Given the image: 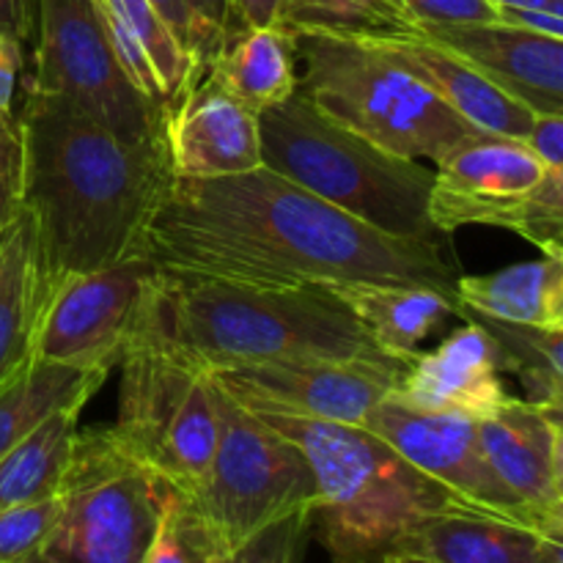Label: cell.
<instances>
[{"label": "cell", "mask_w": 563, "mask_h": 563, "mask_svg": "<svg viewBox=\"0 0 563 563\" xmlns=\"http://www.w3.org/2000/svg\"><path fill=\"white\" fill-rule=\"evenodd\" d=\"M526 143L548 168H563V115H533Z\"/></svg>", "instance_id": "obj_36"}, {"label": "cell", "mask_w": 563, "mask_h": 563, "mask_svg": "<svg viewBox=\"0 0 563 563\" xmlns=\"http://www.w3.org/2000/svg\"><path fill=\"white\" fill-rule=\"evenodd\" d=\"M456 300L500 322L563 330V258L511 264L487 275H460Z\"/></svg>", "instance_id": "obj_23"}, {"label": "cell", "mask_w": 563, "mask_h": 563, "mask_svg": "<svg viewBox=\"0 0 563 563\" xmlns=\"http://www.w3.org/2000/svg\"><path fill=\"white\" fill-rule=\"evenodd\" d=\"M495 5H537V9H550L563 14V0H493Z\"/></svg>", "instance_id": "obj_42"}, {"label": "cell", "mask_w": 563, "mask_h": 563, "mask_svg": "<svg viewBox=\"0 0 563 563\" xmlns=\"http://www.w3.org/2000/svg\"><path fill=\"white\" fill-rule=\"evenodd\" d=\"M108 368L31 361L0 385V456L9 454L38 423L69 407H86L108 379Z\"/></svg>", "instance_id": "obj_24"}, {"label": "cell", "mask_w": 563, "mask_h": 563, "mask_svg": "<svg viewBox=\"0 0 563 563\" xmlns=\"http://www.w3.org/2000/svg\"><path fill=\"white\" fill-rule=\"evenodd\" d=\"M434 352H418L401 374L394 399L416 410L487 418L511 399L500 377V357L493 335L473 319H462Z\"/></svg>", "instance_id": "obj_18"}, {"label": "cell", "mask_w": 563, "mask_h": 563, "mask_svg": "<svg viewBox=\"0 0 563 563\" xmlns=\"http://www.w3.org/2000/svg\"><path fill=\"white\" fill-rule=\"evenodd\" d=\"M407 366L401 361L302 357L225 368L209 377L229 399L258 416L363 427L368 412L394 396Z\"/></svg>", "instance_id": "obj_12"}, {"label": "cell", "mask_w": 563, "mask_h": 563, "mask_svg": "<svg viewBox=\"0 0 563 563\" xmlns=\"http://www.w3.org/2000/svg\"><path fill=\"white\" fill-rule=\"evenodd\" d=\"M278 0H231L234 27H264L275 25Z\"/></svg>", "instance_id": "obj_41"}, {"label": "cell", "mask_w": 563, "mask_h": 563, "mask_svg": "<svg viewBox=\"0 0 563 563\" xmlns=\"http://www.w3.org/2000/svg\"><path fill=\"white\" fill-rule=\"evenodd\" d=\"M498 22L520 31L542 33V36L563 38V14L537 5H498Z\"/></svg>", "instance_id": "obj_37"}, {"label": "cell", "mask_w": 563, "mask_h": 563, "mask_svg": "<svg viewBox=\"0 0 563 563\" xmlns=\"http://www.w3.org/2000/svg\"><path fill=\"white\" fill-rule=\"evenodd\" d=\"M218 555V542L196 504L179 489H170L146 563H212Z\"/></svg>", "instance_id": "obj_30"}, {"label": "cell", "mask_w": 563, "mask_h": 563, "mask_svg": "<svg viewBox=\"0 0 563 563\" xmlns=\"http://www.w3.org/2000/svg\"><path fill=\"white\" fill-rule=\"evenodd\" d=\"M311 462V528L333 563H379L423 517L467 506L366 427L262 416Z\"/></svg>", "instance_id": "obj_4"}, {"label": "cell", "mask_w": 563, "mask_h": 563, "mask_svg": "<svg viewBox=\"0 0 563 563\" xmlns=\"http://www.w3.org/2000/svg\"><path fill=\"white\" fill-rule=\"evenodd\" d=\"M456 317L473 319L493 335L498 346L500 372H509L520 379L526 401L563 407V330L500 322V319L471 311L462 302L456 306Z\"/></svg>", "instance_id": "obj_27"}, {"label": "cell", "mask_w": 563, "mask_h": 563, "mask_svg": "<svg viewBox=\"0 0 563 563\" xmlns=\"http://www.w3.org/2000/svg\"><path fill=\"white\" fill-rule=\"evenodd\" d=\"M152 5L159 11V16L168 22V27L176 33V38L185 44V49L192 58V14L187 0H152Z\"/></svg>", "instance_id": "obj_40"}, {"label": "cell", "mask_w": 563, "mask_h": 563, "mask_svg": "<svg viewBox=\"0 0 563 563\" xmlns=\"http://www.w3.org/2000/svg\"><path fill=\"white\" fill-rule=\"evenodd\" d=\"M22 66H25V47L16 38L0 33V113L14 110V93Z\"/></svg>", "instance_id": "obj_38"}, {"label": "cell", "mask_w": 563, "mask_h": 563, "mask_svg": "<svg viewBox=\"0 0 563 563\" xmlns=\"http://www.w3.org/2000/svg\"><path fill=\"white\" fill-rule=\"evenodd\" d=\"M421 36L471 64L531 113L563 115V38L504 22L427 25Z\"/></svg>", "instance_id": "obj_17"}, {"label": "cell", "mask_w": 563, "mask_h": 563, "mask_svg": "<svg viewBox=\"0 0 563 563\" xmlns=\"http://www.w3.org/2000/svg\"><path fill=\"white\" fill-rule=\"evenodd\" d=\"M141 256L269 289L390 280L454 295L462 275L440 242L383 234L264 165L220 179L174 176L143 231Z\"/></svg>", "instance_id": "obj_1"}, {"label": "cell", "mask_w": 563, "mask_h": 563, "mask_svg": "<svg viewBox=\"0 0 563 563\" xmlns=\"http://www.w3.org/2000/svg\"><path fill=\"white\" fill-rule=\"evenodd\" d=\"M27 563H64V561H55V559H49V555L38 553V555H33V559L27 561Z\"/></svg>", "instance_id": "obj_44"}, {"label": "cell", "mask_w": 563, "mask_h": 563, "mask_svg": "<svg viewBox=\"0 0 563 563\" xmlns=\"http://www.w3.org/2000/svg\"><path fill=\"white\" fill-rule=\"evenodd\" d=\"M143 328L207 374L302 357L394 361L328 286L269 289L157 267Z\"/></svg>", "instance_id": "obj_3"}, {"label": "cell", "mask_w": 563, "mask_h": 563, "mask_svg": "<svg viewBox=\"0 0 563 563\" xmlns=\"http://www.w3.org/2000/svg\"><path fill=\"white\" fill-rule=\"evenodd\" d=\"M363 427L473 509L542 531L537 517L489 467L478 440L476 418L416 410L388 396L368 412Z\"/></svg>", "instance_id": "obj_14"}, {"label": "cell", "mask_w": 563, "mask_h": 563, "mask_svg": "<svg viewBox=\"0 0 563 563\" xmlns=\"http://www.w3.org/2000/svg\"><path fill=\"white\" fill-rule=\"evenodd\" d=\"M372 42L383 44L394 58H399L412 75L421 77L456 115H462L476 130L517 137V141H526L531 132L537 113H531L526 104L478 75L471 64L456 58L440 44L429 42L421 33L399 38H372Z\"/></svg>", "instance_id": "obj_20"}, {"label": "cell", "mask_w": 563, "mask_h": 563, "mask_svg": "<svg viewBox=\"0 0 563 563\" xmlns=\"http://www.w3.org/2000/svg\"><path fill=\"white\" fill-rule=\"evenodd\" d=\"M563 407L511 396L478 418V440L495 476L526 504L548 537L563 539Z\"/></svg>", "instance_id": "obj_16"}, {"label": "cell", "mask_w": 563, "mask_h": 563, "mask_svg": "<svg viewBox=\"0 0 563 563\" xmlns=\"http://www.w3.org/2000/svg\"><path fill=\"white\" fill-rule=\"evenodd\" d=\"M548 165L526 141L473 132L434 163L429 218L438 234L495 225L522 236L533 214V190Z\"/></svg>", "instance_id": "obj_13"}, {"label": "cell", "mask_w": 563, "mask_h": 563, "mask_svg": "<svg viewBox=\"0 0 563 563\" xmlns=\"http://www.w3.org/2000/svg\"><path fill=\"white\" fill-rule=\"evenodd\" d=\"M99 3L108 5L124 22L126 31L135 36V42L146 53L148 64H152L154 75H157L165 104L174 102L196 71V64H192L185 44L168 27V22L154 9L152 0H99Z\"/></svg>", "instance_id": "obj_29"}, {"label": "cell", "mask_w": 563, "mask_h": 563, "mask_svg": "<svg viewBox=\"0 0 563 563\" xmlns=\"http://www.w3.org/2000/svg\"><path fill=\"white\" fill-rule=\"evenodd\" d=\"M42 302L44 284L36 236L31 218L22 212L0 236V385L33 357Z\"/></svg>", "instance_id": "obj_25"}, {"label": "cell", "mask_w": 563, "mask_h": 563, "mask_svg": "<svg viewBox=\"0 0 563 563\" xmlns=\"http://www.w3.org/2000/svg\"><path fill=\"white\" fill-rule=\"evenodd\" d=\"M58 517V498L0 511V563H27L44 550Z\"/></svg>", "instance_id": "obj_32"}, {"label": "cell", "mask_w": 563, "mask_h": 563, "mask_svg": "<svg viewBox=\"0 0 563 563\" xmlns=\"http://www.w3.org/2000/svg\"><path fill=\"white\" fill-rule=\"evenodd\" d=\"M311 533V511H295L273 522L240 548L220 553L212 563H302Z\"/></svg>", "instance_id": "obj_31"}, {"label": "cell", "mask_w": 563, "mask_h": 563, "mask_svg": "<svg viewBox=\"0 0 563 563\" xmlns=\"http://www.w3.org/2000/svg\"><path fill=\"white\" fill-rule=\"evenodd\" d=\"M418 27L427 25H476L498 22V5L493 0H401Z\"/></svg>", "instance_id": "obj_35"}, {"label": "cell", "mask_w": 563, "mask_h": 563, "mask_svg": "<svg viewBox=\"0 0 563 563\" xmlns=\"http://www.w3.org/2000/svg\"><path fill=\"white\" fill-rule=\"evenodd\" d=\"M163 141L179 179H220L262 168L258 115L207 69L196 71L165 104Z\"/></svg>", "instance_id": "obj_15"}, {"label": "cell", "mask_w": 563, "mask_h": 563, "mask_svg": "<svg viewBox=\"0 0 563 563\" xmlns=\"http://www.w3.org/2000/svg\"><path fill=\"white\" fill-rule=\"evenodd\" d=\"M207 71L258 115L297 91L295 36L280 25L234 27Z\"/></svg>", "instance_id": "obj_22"}, {"label": "cell", "mask_w": 563, "mask_h": 563, "mask_svg": "<svg viewBox=\"0 0 563 563\" xmlns=\"http://www.w3.org/2000/svg\"><path fill=\"white\" fill-rule=\"evenodd\" d=\"M0 33L25 47L36 33V0H0Z\"/></svg>", "instance_id": "obj_39"}, {"label": "cell", "mask_w": 563, "mask_h": 563, "mask_svg": "<svg viewBox=\"0 0 563 563\" xmlns=\"http://www.w3.org/2000/svg\"><path fill=\"white\" fill-rule=\"evenodd\" d=\"M346 302L368 339L394 361H416L418 346L456 317V295L432 286L390 284V280H350L328 286Z\"/></svg>", "instance_id": "obj_21"}, {"label": "cell", "mask_w": 563, "mask_h": 563, "mask_svg": "<svg viewBox=\"0 0 563 563\" xmlns=\"http://www.w3.org/2000/svg\"><path fill=\"white\" fill-rule=\"evenodd\" d=\"M275 25L289 33L346 38H399L421 33L401 0H278Z\"/></svg>", "instance_id": "obj_28"}, {"label": "cell", "mask_w": 563, "mask_h": 563, "mask_svg": "<svg viewBox=\"0 0 563 563\" xmlns=\"http://www.w3.org/2000/svg\"><path fill=\"white\" fill-rule=\"evenodd\" d=\"M302 64L297 88L322 113L407 159H443L478 132L427 82L372 38L291 33Z\"/></svg>", "instance_id": "obj_6"}, {"label": "cell", "mask_w": 563, "mask_h": 563, "mask_svg": "<svg viewBox=\"0 0 563 563\" xmlns=\"http://www.w3.org/2000/svg\"><path fill=\"white\" fill-rule=\"evenodd\" d=\"M258 143L264 168L330 207L383 234L438 242L429 218L432 170L346 130L300 88L258 113Z\"/></svg>", "instance_id": "obj_5"}, {"label": "cell", "mask_w": 563, "mask_h": 563, "mask_svg": "<svg viewBox=\"0 0 563 563\" xmlns=\"http://www.w3.org/2000/svg\"><path fill=\"white\" fill-rule=\"evenodd\" d=\"M157 264L132 256L71 275L47 291L33 335V357L113 372L146 313Z\"/></svg>", "instance_id": "obj_11"}, {"label": "cell", "mask_w": 563, "mask_h": 563, "mask_svg": "<svg viewBox=\"0 0 563 563\" xmlns=\"http://www.w3.org/2000/svg\"><path fill=\"white\" fill-rule=\"evenodd\" d=\"M218 445L212 467L196 495L220 553L240 548L273 522L311 511L317 504V478L300 445L258 412L245 410L214 385Z\"/></svg>", "instance_id": "obj_9"}, {"label": "cell", "mask_w": 563, "mask_h": 563, "mask_svg": "<svg viewBox=\"0 0 563 563\" xmlns=\"http://www.w3.org/2000/svg\"><path fill=\"white\" fill-rule=\"evenodd\" d=\"M390 555L427 563H563V539L473 506H454L423 517Z\"/></svg>", "instance_id": "obj_19"}, {"label": "cell", "mask_w": 563, "mask_h": 563, "mask_svg": "<svg viewBox=\"0 0 563 563\" xmlns=\"http://www.w3.org/2000/svg\"><path fill=\"white\" fill-rule=\"evenodd\" d=\"M25 212V141L14 110L0 113V236Z\"/></svg>", "instance_id": "obj_33"}, {"label": "cell", "mask_w": 563, "mask_h": 563, "mask_svg": "<svg viewBox=\"0 0 563 563\" xmlns=\"http://www.w3.org/2000/svg\"><path fill=\"white\" fill-rule=\"evenodd\" d=\"M27 91L55 93L124 143L163 141V113L124 75L97 0H36Z\"/></svg>", "instance_id": "obj_10"}, {"label": "cell", "mask_w": 563, "mask_h": 563, "mask_svg": "<svg viewBox=\"0 0 563 563\" xmlns=\"http://www.w3.org/2000/svg\"><path fill=\"white\" fill-rule=\"evenodd\" d=\"M119 368L113 432L170 487L196 495L207 482L218 445L212 377L148 333L143 322Z\"/></svg>", "instance_id": "obj_8"}, {"label": "cell", "mask_w": 563, "mask_h": 563, "mask_svg": "<svg viewBox=\"0 0 563 563\" xmlns=\"http://www.w3.org/2000/svg\"><path fill=\"white\" fill-rule=\"evenodd\" d=\"M187 5L192 14V64L196 71H201L214 58L223 38L234 31V14L231 0H187Z\"/></svg>", "instance_id": "obj_34"}, {"label": "cell", "mask_w": 563, "mask_h": 563, "mask_svg": "<svg viewBox=\"0 0 563 563\" xmlns=\"http://www.w3.org/2000/svg\"><path fill=\"white\" fill-rule=\"evenodd\" d=\"M16 119L44 297L71 275L141 256L148 218L174 179L165 141L124 143L55 93L27 91Z\"/></svg>", "instance_id": "obj_2"}, {"label": "cell", "mask_w": 563, "mask_h": 563, "mask_svg": "<svg viewBox=\"0 0 563 563\" xmlns=\"http://www.w3.org/2000/svg\"><path fill=\"white\" fill-rule=\"evenodd\" d=\"M379 563H427V561H418V559H405V555H388Z\"/></svg>", "instance_id": "obj_43"}, {"label": "cell", "mask_w": 563, "mask_h": 563, "mask_svg": "<svg viewBox=\"0 0 563 563\" xmlns=\"http://www.w3.org/2000/svg\"><path fill=\"white\" fill-rule=\"evenodd\" d=\"M77 429H80V407H69L38 423L22 443L0 456V511L58 495Z\"/></svg>", "instance_id": "obj_26"}, {"label": "cell", "mask_w": 563, "mask_h": 563, "mask_svg": "<svg viewBox=\"0 0 563 563\" xmlns=\"http://www.w3.org/2000/svg\"><path fill=\"white\" fill-rule=\"evenodd\" d=\"M170 489L110 423L77 429L42 553L64 563H146Z\"/></svg>", "instance_id": "obj_7"}]
</instances>
